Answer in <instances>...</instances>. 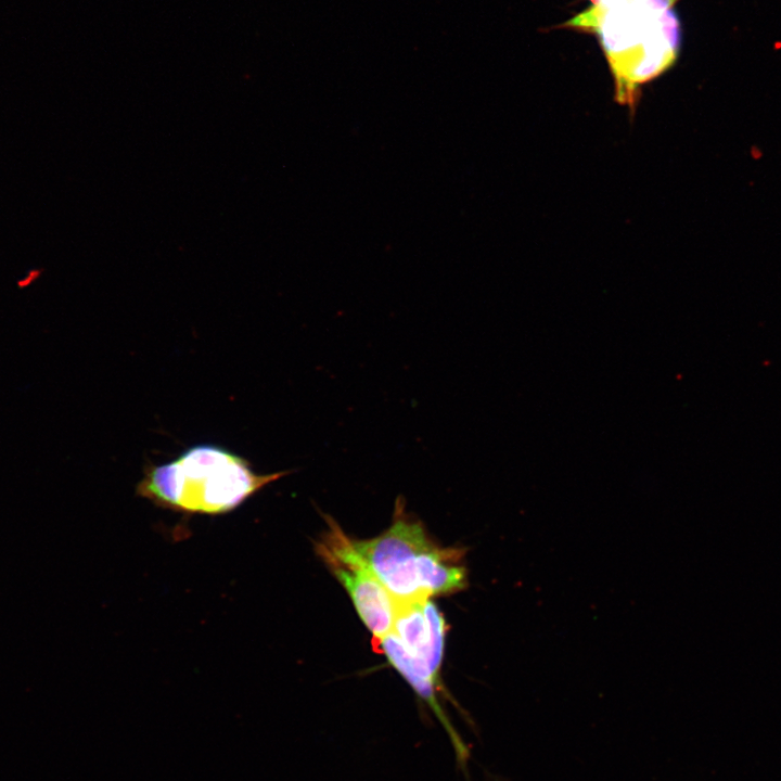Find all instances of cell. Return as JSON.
Listing matches in <instances>:
<instances>
[{"label": "cell", "instance_id": "1", "mask_svg": "<svg viewBox=\"0 0 781 781\" xmlns=\"http://www.w3.org/2000/svg\"><path fill=\"white\" fill-rule=\"evenodd\" d=\"M678 0H627L610 8L591 5L566 24L598 35L615 79L616 99L633 108L639 87L676 60L680 28Z\"/></svg>", "mask_w": 781, "mask_h": 781}, {"label": "cell", "instance_id": "2", "mask_svg": "<svg viewBox=\"0 0 781 781\" xmlns=\"http://www.w3.org/2000/svg\"><path fill=\"white\" fill-rule=\"evenodd\" d=\"M258 474L222 447L197 445L163 464H149L137 494L156 505L190 514L228 513L270 483L293 473Z\"/></svg>", "mask_w": 781, "mask_h": 781}, {"label": "cell", "instance_id": "3", "mask_svg": "<svg viewBox=\"0 0 781 781\" xmlns=\"http://www.w3.org/2000/svg\"><path fill=\"white\" fill-rule=\"evenodd\" d=\"M355 546L397 603L453 593L468 586L464 550L441 548L422 523L405 510L399 496L392 525L381 535Z\"/></svg>", "mask_w": 781, "mask_h": 781}, {"label": "cell", "instance_id": "4", "mask_svg": "<svg viewBox=\"0 0 781 781\" xmlns=\"http://www.w3.org/2000/svg\"><path fill=\"white\" fill-rule=\"evenodd\" d=\"M324 517L328 529L316 550L348 592L373 639L382 638L393 629L397 602L357 550L354 539L331 516Z\"/></svg>", "mask_w": 781, "mask_h": 781}, {"label": "cell", "instance_id": "5", "mask_svg": "<svg viewBox=\"0 0 781 781\" xmlns=\"http://www.w3.org/2000/svg\"><path fill=\"white\" fill-rule=\"evenodd\" d=\"M392 631L408 653L439 683L446 623L430 600L397 603Z\"/></svg>", "mask_w": 781, "mask_h": 781}, {"label": "cell", "instance_id": "6", "mask_svg": "<svg viewBox=\"0 0 781 781\" xmlns=\"http://www.w3.org/2000/svg\"><path fill=\"white\" fill-rule=\"evenodd\" d=\"M375 652L383 654L395 669L414 690L417 695L431 708L437 720L445 729L456 753L459 767L466 770L470 752L466 744L451 725L443 709L438 693H444V687L437 682L405 649L396 635L390 631L382 638L372 639Z\"/></svg>", "mask_w": 781, "mask_h": 781}]
</instances>
